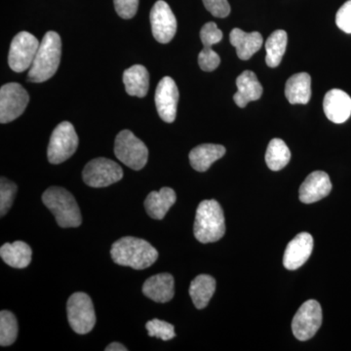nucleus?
<instances>
[{"instance_id": "obj_34", "label": "nucleus", "mask_w": 351, "mask_h": 351, "mask_svg": "<svg viewBox=\"0 0 351 351\" xmlns=\"http://www.w3.org/2000/svg\"><path fill=\"white\" fill-rule=\"evenodd\" d=\"M115 10L119 17L132 19L138 11V0H113Z\"/></svg>"}, {"instance_id": "obj_24", "label": "nucleus", "mask_w": 351, "mask_h": 351, "mask_svg": "<svg viewBox=\"0 0 351 351\" xmlns=\"http://www.w3.org/2000/svg\"><path fill=\"white\" fill-rule=\"evenodd\" d=\"M0 256L4 263L14 269H25L32 262V251L25 242L15 241L2 245Z\"/></svg>"}, {"instance_id": "obj_6", "label": "nucleus", "mask_w": 351, "mask_h": 351, "mask_svg": "<svg viewBox=\"0 0 351 351\" xmlns=\"http://www.w3.org/2000/svg\"><path fill=\"white\" fill-rule=\"evenodd\" d=\"M68 319L71 329L80 335L88 334L96 324V313L91 298L82 292L75 293L66 304Z\"/></svg>"}, {"instance_id": "obj_28", "label": "nucleus", "mask_w": 351, "mask_h": 351, "mask_svg": "<svg viewBox=\"0 0 351 351\" xmlns=\"http://www.w3.org/2000/svg\"><path fill=\"white\" fill-rule=\"evenodd\" d=\"M18 321L11 311L0 313V346H9L15 343L18 337Z\"/></svg>"}, {"instance_id": "obj_16", "label": "nucleus", "mask_w": 351, "mask_h": 351, "mask_svg": "<svg viewBox=\"0 0 351 351\" xmlns=\"http://www.w3.org/2000/svg\"><path fill=\"white\" fill-rule=\"evenodd\" d=\"M323 108L330 121L337 124L343 123L351 115L350 96L343 90H330L325 95Z\"/></svg>"}, {"instance_id": "obj_3", "label": "nucleus", "mask_w": 351, "mask_h": 351, "mask_svg": "<svg viewBox=\"0 0 351 351\" xmlns=\"http://www.w3.org/2000/svg\"><path fill=\"white\" fill-rule=\"evenodd\" d=\"M193 233L201 243H213L226 233L225 216L218 201L204 200L196 210Z\"/></svg>"}, {"instance_id": "obj_25", "label": "nucleus", "mask_w": 351, "mask_h": 351, "mask_svg": "<svg viewBox=\"0 0 351 351\" xmlns=\"http://www.w3.org/2000/svg\"><path fill=\"white\" fill-rule=\"evenodd\" d=\"M216 291V280L207 274L196 276L191 283L189 295L196 308H205Z\"/></svg>"}, {"instance_id": "obj_26", "label": "nucleus", "mask_w": 351, "mask_h": 351, "mask_svg": "<svg viewBox=\"0 0 351 351\" xmlns=\"http://www.w3.org/2000/svg\"><path fill=\"white\" fill-rule=\"evenodd\" d=\"M288 36L287 32L282 29H277L272 32L265 43V50L267 57L265 63L270 68H276L282 61V58L287 48Z\"/></svg>"}, {"instance_id": "obj_8", "label": "nucleus", "mask_w": 351, "mask_h": 351, "mask_svg": "<svg viewBox=\"0 0 351 351\" xmlns=\"http://www.w3.org/2000/svg\"><path fill=\"white\" fill-rule=\"evenodd\" d=\"M83 181L91 188H106L123 178V170L119 164L105 157L90 161L82 172Z\"/></svg>"}, {"instance_id": "obj_29", "label": "nucleus", "mask_w": 351, "mask_h": 351, "mask_svg": "<svg viewBox=\"0 0 351 351\" xmlns=\"http://www.w3.org/2000/svg\"><path fill=\"white\" fill-rule=\"evenodd\" d=\"M17 189L15 182L9 181L6 178L2 177L0 180V215L1 217L5 216L12 206Z\"/></svg>"}, {"instance_id": "obj_27", "label": "nucleus", "mask_w": 351, "mask_h": 351, "mask_svg": "<svg viewBox=\"0 0 351 351\" xmlns=\"http://www.w3.org/2000/svg\"><path fill=\"white\" fill-rule=\"evenodd\" d=\"M290 159L291 152L284 141L277 138L270 141L265 152V162L270 170H282L290 162Z\"/></svg>"}, {"instance_id": "obj_32", "label": "nucleus", "mask_w": 351, "mask_h": 351, "mask_svg": "<svg viewBox=\"0 0 351 351\" xmlns=\"http://www.w3.org/2000/svg\"><path fill=\"white\" fill-rule=\"evenodd\" d=\"M200 38L203 46H213L223 39V32L214 22H209L201 29Z\"/></svg>"}, {"instance_id": "obj_20", "label": "nucleus", "mask_w": 351, "mask_h": 351, "mask_svg": "<svg viewBox=\"0 0 351 351\" xmlns=\"http://www.w3.org/2000/svg\"><path fill=\"white\" fill-rule=\"evenodd\" d=\"M176 201L174 189L162 188L159 191H152L145 200V211L152 219H162Z\"/></svg>"}, {"instance_id": "obj_31", "label": "nucleus", "mask_w": 351, "mask_h": 351, "mask_svg": "<svg viewBox=\"0 0 351 351\" xmlns=\"http://www.w3.org/2000/svg\"><path fill=\"white\" fill-rule=\"evenodd\" d=\"M221 63V58L218 53L212 50V46H204L203 50L198 55V64L202 71H213L218 68Z\"/></svg>"}, {"instance_id": "obj_21", "label": "nucleus", "mask_w": 351, "mask_h": 351, "mask_svg": "<svg viewBox=\"0 0 351 351\" xmlns=\"http://www.w3.org/2000/svg\"><path fill=\"white\" fill-rule=\"evenodd\" d=\"M226 154V147L221 145L203 144L189 152V162L193 169L205 172Z\"/></svg>"}, {"instance_id": "obj_12", "label": "nucleus", "mask_w": 351, "mask_h": 351, "mask_svg": "<svg viewBox=\"0 0 351 351\" xmlns=\"http://www.w3.org/2000/svg\"><path fill=\"white\" fill-rule=\"evenodd\" d=\"M152 34L159 43H169L177 32V19L163 0L156 2L151 11Z\"/></svg>"}, {"instance_id": "obj_15", "label": "nucleus", "mask_w": 351, "mask_h": 351, "mask_svg": "<svg viewBox=\"0 0 351 351\" xmlns=\"http://www.w3.org/2000/svg\"><path fill=\"white\" fill-rule=\"evenodd\" d=\"M332 182L327 173L315 171L307 176L300 188V200L306 204L317 202L330 195Z\"/></svg>"}, {"instance_id": "obj_7", "label": "nucleus", "mask_w": 351, "mask_h": 351, "mask_svg": "<svg viewBox=\"0 0 351 351\" xmlns=\"http://www.w3.org/2000/svg\"><path fill=\"white\" fill-rule=\"evenodd\" d=\"M77 134L75 127L64 121L54 129L48 145V160L51 164L63 163L75 154L78 147Z\"/></svg>"}, {"instance_id": "obj_2", "label": "nucleus", "mask_w": 351, "mask_h": 351, "mask_svg": "<svg viewBox=\"0 0 351 351\" xmlns=\"http://www.w3.org/2000/svg\"><path fill=\"white\" fill-rule=\"evenodd\" d=\"M61 55V38L57 32H48L39 45L34 63L27 73V80L41 83L50 80L59 69Z\"/></svg>"}, {"instance_id": "obj_9", "label": "nucleus", "mask_w": 351, "mask_h": 351, "mask_svg": "<svg viewBox=\"0 0 351 351\" xmlns=\"http://www.w3.org/2000/svg\"><path fill=\"white\" fill-rule=\"evenodd\" d=\"M40 43L27 32H21L11 43L8 64L15 73H23L31 69Z\"/></svg>"}, {"instance_id": "obj_18", "label": "nucleus", "mask_w": 351, "mask_h": 351, "mask_svg": "<svg viewBox=\"0 0 351 351\" xmlns=\"http://www.w3.org/2000/svg\"><path fill=\"white\" fill-rule=\"evenodd\" d=\"M237 92L233 96V101L239 108H245L250 101H258L262 97V84L253 71H243L237 77Z\"/></svg>"}, {"instance_id": "obj_10", "label": "nucleus", "mask_w": 351, "mask_h": 351, "mask_svg": "<svg viewBox=\"0 0 351 351\" xmlns=\"http://www.w3.org/2000/svg\"><path fill=\"white\" fill-rule=\"evenodd\" d=\"M29 97L19 83H7L0 89V122L9 123L24 113Z\"/></svg>"}, {"instance_id": "obj_13", "label": "nucleus", "mask_w": 351, "mask_h": 351, "mask_svg": "<svg viewBox=\"0 0 351 351\" xmlns=\"http://www.w3.org/2000/svg\"><path fill=\"white\" fill-rule=\"evenodd\" d=\"M154 100L160 119L167 123L174 122L177 117L179 90L173 78L165 76L159 82Z\"/></svg>"}, {"instance_id": "obj_5", "label": "nucleus", "mask_w": 351, "mask_h": 351, "mask_svg": "<svg viewBox=\"0 0 351 351\" xmlns=\"http://www.w3.org/2000/svg\"><path fill=\"white\" fill-rule=\"evenodd\" d=\"M114 154L131 169L138 171L145 167L149 158V149L131 131L120 132L115 138Z\"/></svg>"}, {"instance_id": "obj_4", "label": "nucleus", "mask_w": 351, "mask_h": 351, "mask_svg": "<svg viewBox=\"0 0 351 351\" xmlns=\"http://www.w3.org/2000/svg\"><path fill=\"white\" fill-rule=\"evenodd\" d=\"M43 202L54 215L58 226L63 228H77L82 217L75 196L60 186H51L43 195Z\"/></svg>"}, {"instance_id": "obj_17", "label": "nucleus", "mask_w": 351, "mask_h": 351, "mask_svg": "<svg viewBox=\"0 0 351 351\" xmlns=\"http://www.w3.org/2000/svg\"><path fill=\"white\" fill-rule=\"evenodd\" d=\"M145 297L156 302H170L175 295L174 277L169 274H159L149 277L143 285Z\"/></svg>"}, {"instance_id": "obj_35", "label": "nucleus", "mask_w": 351, "mask_h": 351, "mask_svg": "<svg viewBox=\"0 0 351 351\" xmlns=\"http://www.w3.org/2000/svg\"><path fill=\"white\" fill-rule=\"evenodd\" d=\"M336 24L341 31L351 34V0L346 1L339 9L336 15Z\"/></svg>"}, {"instance_id": "obj_19", "label": "nucleus", "mask_w": 351, "mask_h": 351, "mask_svg": "<svg viewBox=\"0 0 351 351\" xmlns=\"http://www.w3.org/2000/svg\"><path fill=\"white\" fill-rule=\"evenodd\" d=\"M230 39V43L237 49V56L243 61H247L257 53L262 47L263 41L260 32H245L240 29H233Z\"/></svg>"}, {"instance_id": "obj_22", "label": "nucleus", "mask_w": 351, "mask_h": 351, "mask_svg": "<svg viewBox=\"0 0 351 351\" xmlns=\"http://www.w3.org/2000/svg\"><path fill=\"white\" fill-rule=\"evenodd\" d=\"M285 96L292 105H306L311 98V75L306 73H299L291 76L286 82Z\"/></svg>"}, {"instance_id": "obj_30", "label": "nucleus", "mask_w": 351, "mask_h": 351, "mask_svg": "<svg viewBox=\"0 0 351 351\" xmlns=\"http://www.w3.org/2000/svg\"><path fill=\"white\" fill-rule=\"evenodd\" d=\"M145 328L149 337H156L162 341H170L176 337L174 326L166 321L152 319L147 323Z\"/></svg>"}, {"instance_id": "obj_1", "label": "nucleus", "mask_w": 351, "mask_h": 351, "mask_svg": "<svg viewBox=\"0 0 351 351\" xmlns=\"http://www.w3.org/2000/svg\"><path fill=\"white\" fill-rule=\"evenodd\" d=\"M110 255L117 265L137 270L147 269L158 258V252L151 243L132 237H122L115 241Z\"/></svg>"}, {"instance_id": "obj_36", "label": "nucleus", "mask_w": 351, "mask_h": 351, "mask_svg": "<svg viewBox=\"0 0 351 351\" xmlns=\"http://www.w3.org/2000/svg\"><path fill=\"white\" fill-rule=\"evenodd\" d=\"M106 351H127V348L119 343H112L105 348Z\"/></svg>"}, {"instance_id": "obj_14", "label": "nucleus", "mask_w": 351, "mask_h": 351, "mask_svg": "<svg viewBox=\"0 0 351 351\" xmlns=\"http://www.w3.org/2000/svg\"><path fill=\"white\" fill-rule=\"evenodd\" d=\"M313 250V237L307 232L300 233L287 245L284 253V267L289 270L299 269L311 257Z\"/></svg>"}, {"instance_id": "obj_33", "label": "nucleus", "mask_w": 351, "mask_h": 351, "mask_svg": "<svg viewBox=\"0 0 351 351\" xmlns=\"http://www.w3.org/2000/svg\"><path fill=\"white\" fill-rule=\"evenodd\" d=\"M205 8L214 17L226 18L230 15V5L228 0H202Z\"/></svg>"}, {"instance_id": "obj_23", "label": "nucleus", "mask_w": 351, "mask_h": 351, "mask_svg": "<svg viewBox=\"0 0 351 351\" xmlns=\"http://www.w3.org/2000/svg\"><path fill=\"white\" fill-rule=\"evenodd\" d=\"M127 94L138 98L147 96L149 88V73L142 64H134L123 73Z\"/></svg>"}, {"instance_id": "obj_11", "label": "nucleus", "mask_w": 351, "mask_h": 351, "mask_svg": "<svg viewBox=\"0 0 351 351\" xmlns=\"http://www.w3.org/2000/svg\"><path fill=\"white\" fill-rule=\"evenodd\" d=\"M322 324V308L319 302L309 300L302 304L292 321L293 334L299 341L313 338Z\"/></svg>"}]
</instances>
